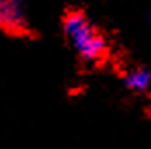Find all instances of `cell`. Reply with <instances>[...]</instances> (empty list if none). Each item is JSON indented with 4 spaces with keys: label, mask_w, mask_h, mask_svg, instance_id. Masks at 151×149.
I'll return each instance as SVG.
<instances>
[{
    "label": "cell",
    "mask_w": 151,
    "mask_h": 149,
    "mask_svg": "<svg viewBox=\"0 0 151 149\" xmlns=\"http://www.w3.org/2000/svg\"><path fill=\"white\" fill-rule=\"evenodd\" d=\"M63 30L76 56L87 64H96L104 59L108 52L104 37L94 28L83 12H70L63 19Z\"/></svg>",
    "instance_id": "obj_1"
},
{
    "label": "cell",
    "mask_w": 151,
    "mask_h": 149,
    "mask_svg": "<svg viewBox=\"0 0 151 149\" xmlns=\"http://www.w3.org/2000/svg\"><path fill=\"white\" fill-rule=\"evenodd\" d=\"M0 30L12 35L30 30L26 0H0Z\"/></svg>",
    "instance_id": "obj_2"
},
{
    "label": "cell",
    "mask_w": 151,
    "mask_h": 149,
    "mask_svg": "<svg viewBox=\"0 0 151 149\" xmlns=\"http://www.w3.org/2000/svg\"><path fill=\"white\" fill-rule=\"evenodd\" d=\"M123 85L134 94H146L151 90V71L146 68H134L125 73Z\"/></svg>",
    "instance_id": "obj_3"
},
{
    "label": "cell",
    "mask_w": 151,
    "mask_h": 149,
    "mask_svg": "<svg viewBox=\"0 0 151 149\" xmlns=\"http://www.w3.org/2000/svg\"><path fill=\"white\" fill-rule=\"evenodd\" d=\"M148 24H150V26H151V11H150V12H148Z\"/></svg>",
    "instance_id": "obj_4"
}]
</instances>
